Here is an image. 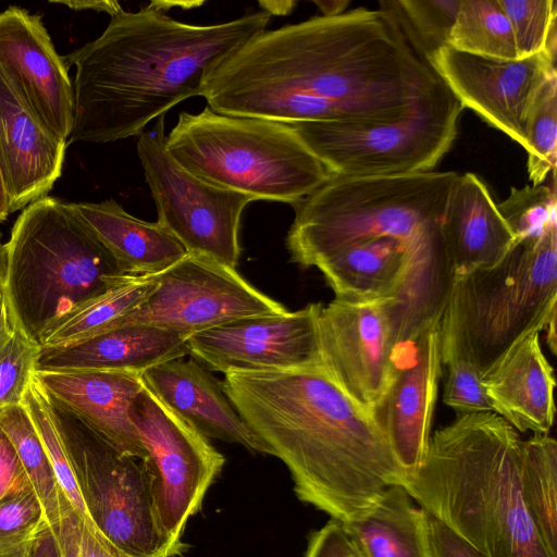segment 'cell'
<instances>
[{
    "label": "cell",
    "mask_w": 557,
    "mask_h": 557,
    "mask_svg": "<svg viewBox=\"0 0 557 557\" xmlns=\"http://www.w3.org/2000/svg\"><path fill=\"white\" fill-rule=\"evenodd\" d=\"M451 96L381 8L263 30L207 76L201 95L218 113L285 124L392 122Z\"/></svg>",
    "instance_id": "6da1fadb"
},
{
    "label": "cell",
    "mask_w": 557,
    "mask_h": 557,
    "mask_svg": "<svg viewBox=\"0 0 557 557\" xmlns=\"http://www.w3.org/2000/svg\"><path fill=\"white\" fill-rule=\"evenodd\" d=\"M223 386L252 432L287 467L299 500L342 524L369 511L403 473L372 411L352 400L321 362L230 371Z\"/></svg>",
    "instance_id": "7a4b0ae2"
},
{
    "label": "cell",
    "mask_w": 557,
    "mask_h": 557,
    "mask_svg": "<svg viewBox=\"0 0 557 557\" xmlns=\"http://www.w3.org/2000/svg\"><path fill=\"white\" fill-rule=\"evenodd\" d=\"M262 10L194 25L148 5L111 16L103 33L65 55L75 67L74 125L67 144L139 136L152 120L202 95L207 76L235 49L265 30Z\"/></svg>",
    "instance_id": "3957f363"
},
{
    "label": "cell",
    "mask_w": 557,
    "mask_h": 557,
    "mask_svg": "<svg viewBox=\"0 0 557 557\" xmlns=\"http://www.w3.org/2000/svg\"><path fill=\"white\" fill-rule=\"evenodd\" d=\"M522 438L493 411L456 416L404 487L487 557H550L521 491Z\"/></svg>",
    "instance_id": "277c9868"
},
{
    "label": "cell",
    "mask_w": 557,
    "mask_h": 557,
    "mask_svg": "<svg viewBox=\"0 0 557 557\" xmlns=\"http://www.w3.org/2000/svg\"><path fill=\"white\" fill-rule=\"evenodd\" d=\"M458 173L335 176L294 206L286 236L290 260L301 268L351 244L389 236L408 252L445 243L442 222Z\"/></svg>",
    "instance_id": "5b68a950"
},
{
    "label": "cell",
    "mask_w": 557,
    "mask_h": 557,
    "mask_svg": "<svg viewBox=\"0 0 557 557\" xmlns=\"http://www.w3.org/2000/svg\"><path fill=\"white\" fill-rule=\"evenodd\" d=\"M5 249L13 320L38 344L58 320L128 275L71 202L54 197L22 210Z\"/></svg>",
    "instance_id": "8992f818"
},
{
    "label": "cell",
    "mask_w": 557,
    "mask_h": 557,
    "mask_svg": "<svg viewBox=\"0 0 557 557\" xmlns=\"http://www.w3.org/2000/svg\"><path fill=\"white\" fill-rule=\"evenodd\" d=\"M557 222L516 240L495 264L456 276L443 313L442 362L457 357L483 376L517 342L556 315Z\"/></svg>",
    "instance_id": "52a82bcc"
},
{
    "label": "cell",
    "mask_w": 557,
    "mask_h": 557,
    "mask_svg": "<svg viewBox=\"0 0 557 557\" xmlns=\"http://www.w3.org/2000/svg\"><path fill=\"white\" fill-rule=\"evenodd\" d=\"M165 147L187 172L256 200L296 206L332 174L289 124L218 113L181 112Z\"/></svg>",
    "instance_id": "ba28073f"
},
{
    "label": "cell",
    "mask_w": 557,
    "mask_h": 557,
    "mask_svg": "<svg viewBox=\"0 0 557 557\" xmlns=\"http://www.w3.org/2000/svg\"><path fill=\"white\" fill-rule=\"evenodd\" d=\"M55 410L87 515L102 536L128 557L181 555L186 545L170 541L158 523L143 461Z\"/></svg>",
    "instance_id": "9c48e42d"
},
{
    "label": "cell",
    "mask_w": 557,
    "mask_h": 557,
    "mask_svg": "<svg viewBox=\"0 0 557 557\" xmlns=\"http://www.w3.org/2000/svg\"><path fill=\"white\" fill-rule=\"evenodd\" d=\"M465 108L455 96L392 122L289 124L335 176L431 172L450 149Z\"/></svg>",
    "instance_id": "30bf717a"
},
{
    "label": "cell",
    "mask_w": 557,
    "mask_h": 557,
    "mask_svg": "<svg viewBox=\"0 0 557 557\" xmlns=\"http://www.w3.org/2000/svg\"><path fill=\"white\" fill-rule=\"evenodd\" d=\"M163 116L138 136L137 156L154 200L158 220L185 248L236 269L244 209L255 199L210 185L183 169L165 147Z\"/></svg>",
    "instance_id": "8fae6325"
},
{
    "label": "cell",
    "mask_w": 557,
    "mask_h": 557,
    "mask_svg": "<svg viewBox=\"0 0 557 557\" xmlns=\"http://www.w3.org/2000/svg\"><path fill=\"white\" fill-rule=\"evenodd\" d=\"M129 417L147 451L141 461L158 523L170 541L181 544L188 520L201 509L225 458L145 383Z\"/></svg>",
    "instance_id": "7c38bea8"
},
{
    "label": "cell",
    "mask_w": 557,
    "mask_h": 557,
    "mask_svg": "<svg viewBox=\"0 0 557 557\" xmlns=\"http://www.w3.org/2000/svg\"><path fill=\"white\" fill-rule=\"evenodd\" d=\"M156 280L150 295L115 327L149 324L188 338L237 320L288 311L236 269L199 256L187 253Z\"/></svg>",
    "instance_id": "4fadbf2b"
},
{
    "label": "cell",
    "mask_w": 557,
    "mask_h": 557,
    "mask_svg": "<svg viewBox=\"0 0 557 557\" xmlns=\"http://www.w3.org/2000/svg\"><path fill=\"white\" fill-rule=\"evenodd\" d=\"M320 362L358 405L376 412L398 371L385 299L334 298L317 319Z\"/></svg>",
    "instance_id": "5bb4252c"
},
{
    "label": "cell",
    "mask_w": 557,
    "mask_h": 557,
    "mask_svg": "<svg viewBox=\"0 0 557 557\" xmlns=\"http://www.w3.org/2000/svg\"><path fill=\"white\" fill-rule=\"evenodd\" d=\"M555 60L546 52L490 59L446 46L429 63L463 108L525 148L528 114L539 88L556 72Z\"/></svg>",
    "instance_id": "9a60e30c"
},
{
    "label": "cell",
    "mask_w": 557,
    "mask_h": 557,
    "mask_svg": "<svg viewBox=\"0 0 557 557\" xmlns=\"http://www.w3.org/2000/svg\"><path fill=\"white\" fill-rule=\"evenodd\" d=\"M322 304L278 315L252 317L194 334L188 355L209 370L268 371L320 362L317 319Z\"/></svg>",
    "instance_id": "2e32d148"
},
{
    "label": "cell",
    "mask_w": 557,
    "mask_h": 557,
    "mask_svg": "<svg viewBox=\"0 0 557 557\" xmlns=\"http://www.w3.org/2000/svg\"><path fill=\"white\" fill-rule=\"evenodd\" d=\"M0 70L12 88L58 138L74 125V89L41 16L11 5L0 12Z\"/></svg>",
    "instance_id": "e0dca14e"
},
{
    "label": "cell",
    "mask_w": 557,
    "mask_h": 557,
    "mask_svg": "<svg viewBox=\"0 0 557 557\" xmlns=\"http://www.w3.org/2000/svg\"><path fill=\"white\" fill-rule=\"evenodd\" d=\"M442 374L437 324L400 358L396 377L375 412L405 479L418 471L426 455Z\"/></svg>",
    "instance_id": "ac0fdd59"
},
{
    "label": "cell",
    "mask_w": 557,
    "mask_h": 557,
    "mask_svg": "<svg viewBox=\"0 0 557 557\" xmlns=\"http://www.w3.org/2000/svg\"><path fill=\"white\" fill-rule=\"evenodd\" d=\"M34 377L51 405L103 437L121 453L147 459L129 417L143 374L108 370H36Z\"/></svg>",
    "instance_id": "d6986e66"
},
{
    "label": "cell",
    "mask_w": 557,
    "mask_h": 557,
    "mask_svg": "<svg viewBox=\"0 0 557 557\" xmlns=\"http://www.w3.org/2000/svg\"><path fill=\"white\" fill-rule=\"evenodd\" d=\"M67 143L28 109L0 70V172L10 214L48 196Z\"/></svg>",
    "instance_id": "ffe728a7"
},
{
    "label": "cell",
    "mask_w": 557,
    "mask_h": 557,
    "mask_svg": "<svg viewBox=\"0 0 557 557\" xmlns=\"http://www.w3.org/2000/svg\"><path fill=\"white\" fill-rule=\"evenodd\" d=\"M143 381L163 404L207 438L272 455L240 417L223 382L195 359L159 363L143 373Z\"/></svg>",
    "instance_id": "44dd1931"
},
{
    "label": "cell",
    "mask_w": 557,
    "mask_h": 557,
    "mask_svg": "<svg viewBox=\"0 0 557 557\" xmlns=\"http://www.w3.org/2000/svg\"><path fill=\"white\" fill-rule=\"evenodd\" d=\"M540 333L512 345L482 376L492 411L519 433L548 434L554 423L556 382Z\"/></svg>",
    "instance_id": "7402d4cb"
},
{
    "label": "cell",
    "mask_w": 557,
    "mask_h": 557,
    "mask_svg": "<svg viewBox=\"0 0 557 557\" xmlns=\"http://www.w3.org/2000/svg\"><path fill=\"white\" fill-rule=\"evenodd\" d=\"M442 231L455 277L497 263L517 240L486 185L473 173L457 175Z\"/></svg>",
    "instance_id": "603a6c76"
},
{
    "label": "cell",
    "mask_w": 557,
    "mask_h": 557,
    "mask_svg": "<svg viewBox=\"0 0 557 557\" xmlns=\"http://www.w3.org/2000/svg\"><path fill=\"white\" fill-rule=\"evenodd\" d=\"M188 355L187 337L149 324L114 327L63 348H40L37 370H108L143 374Z\"/></svg>",
    "instance_id": "cb8c5ba5"
},
{
    "label": "cell",
    "mask_w": 557,
    "mask_h": 557,
    "mask_svg": "<svg viewBox=\"0 0 557 557\" xmlns=\"http://www.w3.org/2000/svg\"><path fill=\"white\" fill-rule=\"evenodd\" d=\"M71 206L128 275L159 274L187 255L159 222L140 220L113 199Z\"/></svg>",
    "instance_id": "d4e9b609"
},
{
    "label": "cell",
    "mask_w": 557,
    "mask_h": 557,
    "mask_svg": "<svg viewBox=\"0 0 557 557\" xmlns=\"http://www.w3.org/2000/svg\"><path fill=\"white\" fill-rule=\"evenodd\" d=\"M408 249V245L398 238L374 237L333 252L320 260L315 268L337 299H385L398 283Z\"/></svg>",
    "instance_id": "484cf974"
},
{
    "label": "cell",
    "mask_w": 557,
    "mask_h": 557,
    "mask_svg": "<svg viewBox=\"0 0 557 557\" xmlns=\"http://www.w3.org/2000/svg\"><path fill=\"white\" fill-rule=\"evenodd\" d=\"M343 528L362 557H431L426 512L403 485L388 486L369 511Z\"/></svg>",
    "instance_id": "4316f807"
},
{
    "label": "cell",
    "mask_w": 557,
    "mask_h": 557,
    "mask_svg": "<svg viewBox=\"0 0 557 557\" xmlns=\"http://www.w3.org/2000/svg\"><path fill=\"white\" fill-rule=\"evenodd\" d=\"M154 275H127L115 286L69 312L39 341L42 349L69 347L115 327L154 289Z\"/></svg>",
    "instance_id": "83f0119b"
},
{
    "label": "cell",
    "mask_w": 557,
    "mask_h": 557,
    "mask_svg": "<svg viewBox=\"0 0 557 557\" xmlns=\"http://www.w3.org/2000/svg\"><path fill=\"white\" fill-rule=\"evenodd\" d=\"M521 491L550 557H557V443L548 434L522 441Z\"/></svg>",
    "instance_id": "f1b7e54d"
},
{
    "label": "cell",
    "mask_w": 557,
    "mask_h": 557,
    "mask_svg": "<svg viewBox=\"0 0 557 557\" xmlns=\"http://www.w3.org/2000/svg\"><path fill=\"white\" fill-rule=\"evenodd\" d=\"M448 47L483 58L519 59L511 26L498 0H461Z\"/></svg>",
    "instance_id": "f546056e"
},
{
    "label": "cell",
    "mask_w": 557,
    "mask_h": 557,
    "mask_svg": "<svg viewBox=\"0 0 557 557\" xmlns=\"http://www.w3.org/2000/svg\"><path fill=\"white\" fill-rule=\"evenodd\" d=\"M0 428L14 446L26 474L53 529L60 517V492L44 444L23 405L0 410Z\"/></svg>",
    "instance_id": "4dcf8cb0"
},
{
    "label": "cell",
    "mask_w": 557,
    "mask_h": 557,
    "mask_svg": "<svg viewBox=\"0 0 557 557\" xmlns=\"http://www.w3.org/2000/svg\"><path fill=\"white\" fill-rule=\"evenodd\" d=\"M461 0H389L380 8L389 12L409 42L429 61L448 40Z\"/></svg>",
    "instance_id": "1f68e13d"
},
{
    "label": "cell",
    "mask_w": 557,
    "mask_h": 557,
    "mask_svg": "<svg viewBox=\"0 0 557 557\" xmlns=\"http://www.w3.org/2000/svg\"><path fill=\"white\" fill-rule=\"evenodd\" d=\"M22 405L44 444L62 493L72 506L90 521L75 481L57 410L35 380L34 374L24 394Z\"/></svg>",
    "instance_id": "d6a6232c"
},
{
    "label": "cell",
    "mask_w": 557,
    "mask_h": 557,
    "mask_svg": "<svg viewBox=\"0 0 557 557\" xmlns=\"http://www.w3.org/2000/svg\"><path fill=\"white\" fill-rule=\"evenodd\" d=\"M528 173L532 185L543 184L555 171L557 156V73L539 88L527 120Z\"/></svg>",
    "instance_id": "836d02e7"
},
{
    "label": "cell",
    "mask_w": 557,
    "mask_h": 557,
    "mask_svg": "<svg viewBox=\"0 0 557 557\" xmlns=\"http://www.w3.org/2000/svg\"><path fill=\"white\" fill-rule=\"evenodd\" d=\"M511 26L519 59L546 52L556 59L555 0H498Z\"/></svg>",
    "instance_id": "e575fe53"
},
{
    "label": "cell",
    "mask_w": 557,
    "mask_h": 557,
    "mask_svg": "<svg viewBox=\"0 0 557 557\" xmlns=\"http://www.w3.org/2000/svg\"><path fill=\"white\" fill-rule=\"evenodd\" d=\"M555 181L552 185L511 188L509 196L496 203L517 239L542 233L557 222Z\"/></svg>",
    "instance_id": "d590c367"
},
{
    "label": "cell",
    "mask_w": 557,
    "mask_h": 557,
    "mask_svg": "<svg viewBox=\"0 0 557 557\" xmlns=\"http://www.w3.org/2000/svg\"><path fill=\"white\" fill-rule=\"evenodd\" d=\"M38 343L15 326L0 345V410L21 405L37 370Z\"/></svg>",
    "instance_id": "8d00e7d4"
},
{
    "label": "cell",
    "mask_w": 557,
    "mask_h": 557,
    "mask_svg": "<svg viewBox=\"0 0 557 557\" xmlns=\"http://www.w3.org/2000/svg\"><path fill=\"white\" fill-rule=\"evenodd\" d=\"M46 525L49 524L35 491L2 500L0 503V555L17 557Z\"/></svg>",
    "instance_id": "74e56055"
},
{
    "label": "cell",
    "mask_w": 557,
    "mask_h": 557,
    "mask_svg": "<svg viewBox=\"0 0 557 557\" xmlns=\"http://www.w3.org/2000/svg\"><path fill=\"white\" fill-rule=\"evenodd\" d=\"M62 557H128L109 543L60 492V517L52 529Z\"/></svg>",
    "instance_id": "f35d334b"
},
{
    "label": "cell",
    "mask_w": 557,
    "mask_h": 557,
    "mask_svg": "<svg viewBox=\"0 0 557 557\" xmlns=\"http://www.w3.org/2000/svg\"><path fill=\"white\" fill-rule=\"evenodd\" d=\"M446 367V381L443 401L457 416L492 411L482 376L465 360L453 357L443 361Z\"/></svg>",
    "instance_id": "ab89813d"
},
{
    "label": "cell",
    "mask_w": 557,
    "mask_h": 557,
    "mask_svg": "<svg viewBox=\"0 0 557 557\" xmlns=\"http://www.w3.org/2000/svg\"><path fill=\"white\" fill-rule=\"evenodd\" d=\"M34 491L17 453L0 428V503Z\"/></svg>",
    "instance_id": "60d3db41"
},
{
    "label": "cell",
    "mask_w": 557,
    "mask_h": 557,
    "mask_svg": "<svg viewBox=\"0 0 557 557\" xmlns=\"http://www.w3.org/2000/svg\"><path fill=\"white\" fill-rule=\"evenodd\" d=\"M426 522L431 557H487L428 512Z\"/></svg>",
    "instance_id": "b9f144b4"
},
{
    "label": "cell",
    "mask_w": 557,
    "mask_h": 557,
    "mask_svg": "<svg viewBox=\"0 0 557 557\" xmlns=\"http://www.w3.org/2000/svg\"><path fill=\"white\" fill-rule=\"evenodd\" d=\"M350 541L343 524L331 519L310 533L304 557H348Z\"/></svg>",
    "instance_id": "7bdbcfd3"
},
{
    "label": "cell",
    "mask_w": 557,
    "mask_h": 557,
    "mask_svg": "<svg viewBox=\"0 0 557 557\" xmlns=\"http://www.w3.org/2000/svg\"><path fill=\"white\" fill-rule=\"evenodd\" d=\"M17 557H62L52 529L49 525L41 529Z\"/></svg>",
    "instance_id": "ee69618b"
},
{
    "label": "cell",
    "mask_w": 557,
    "mask_h": 557,
    "mask_svg": "<svg viewBox=\"0 0 557 557\" xmlns=\"http://www.w3.org/2000/svg\"><path fill=\"white\" fill-rule=\"evenodd\" d=\"M55 4H63L69 7L72 10H92L97 12H106L110 16H113L121 11H123L122 7L116 1L111 0H60V1H50Z\"/></svg>",
    "instance_id": "f6af8a7d"
},
{
    "label": "cell",
    "mask_w": 557,
    "mask_h": 557,
    "mask_svg": "<svg viewBox=\"0 0 557 557\" xmlns=\"http://www.w3.org/2000/svg\"><path fill=\"white\" fill-rule=\"evenodd\" d=\"M15 326L16 325L13 320L3 286H1L0 287V345L13 332Z\"/></svg>",
    "instance_id": "bcb514c9"
},
{
    "label": "cell",
    "mask_w": 557,
    "mask_h": 557,
    "mask_svg": "<svg viewBox=\"0 0 557 557\" xmlns=\"http://www.w3.org/2000/svg\"><path fill=\"white\" fill-rule=\"evenodd\" d=\"M313 3L322 12V16L333 17V16H337V15L345 13L350 1H348V0H330V1L319 0V1H313Z\"/></svg>",
    "instance_id": "7dc6e473"
},
{
    "label": "cell",
    "mask_w": 557,
    "mask_h": 557,
    "mask_svg": "<svg viewBox=\"0 0 557 557\" xmlns=\"http://www.w3.org/2000/svg\"><path fill=\"white\" fill-rule=\"evenodd\" d=\"M262 11L269 13L271 16L285 15L292 12L296 5V1H259Z\"/></svg>",
    "instance_id": "c3c4849f"
},
{
    "label": "cell",
    "mask_w": 557,
    "mask_h": 557,
    "mask_svg": "<svg viewBox=\"0 0 557 557\" xmlns=\"http://www.w3.org/2000/svg\"><path fill=\"white\" fill-rule=\"evenodd\" d=\"M202 3L203 2H195V1H188V2L154 1V2H150L149 4L164 12L172 5L183 7V9H191L194 7L201 5Z\"/></svg>",
    "instance_id": "681fc988"
},
{
    "label": "cell",
    "mask_w": 557,
    "mask_h": 557,
    "mask_svg": "<svg viewBox=\"0 0 557 557\" xmlns=\"http://www.w3.org/2000/svg\"><path fill=\"white\" fill-rule=\"evenodd\" d=\"M546 333L547 345L553 355L556 354V315H554L544 329Z\"/></svg>",
    "instance_id": "f907efd6"
},
{
    "label": "cell",
    "mask_w": 557,
    "mask_h": 557,
    "mask_svg": "<svg viewBox=\"0 0 557 557\" xmlns=\"http://www.w3.org/2000/svg\"><path fill=\"white\" fill-rule=\"evenodd\" d=\"M9 215H10V212H9L8 197H7V191L4 188L2 175L0 172V222H4Z\"/></svg>",
    "instance_id": "816d5d0a"
},
{
    "label": "cell",
    "mask_w": 557,
    "mask_h": 557,
    "mask_svg": "<svg viewBox=\"0 0 557 557\" xmlns=\"http://www.w3.org/2000/svg\"><path fill=\"white\" fill-rule=\"evenodd\" d=\"M7 264V249L0 233V287L3 286Z\"/></svg>",
    "instance_id": "f5cc1de1"
},
{
    "label": "cell",
    "mask_w": 557,
    "mask_h": 557,
    "mask_svg": "<svg viewBox=\"0 0 557 557\" xmlns=\"http://www.w3.org/2000/svg\"><path fill=\"white\" fill-rule=\"evenodd\" d=\"M350 541V540H349ZM348 557H362L359 552L355 548V546L350 542V549Z\"/></svg>",
    "instance_id": "db71d44e"
},
{
    "label": "cell",
    "mask_w": 557,
    "mask_h": 557,
    "mask_svg": "<svg viewBox=\"0 0 557 557\" xmlns=\"http://www.w3.org/2000/svg\"><path fill=\"white\" fill-rule=\"evenodd\" d=\"M0 557H7V556L0 555Z\"/></svg>",
    "instance_id": "11a10c76"
}]
</instances>
